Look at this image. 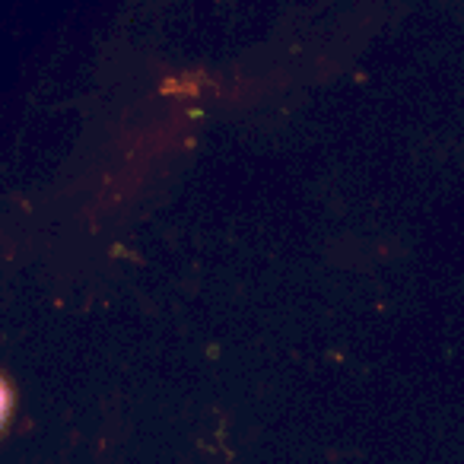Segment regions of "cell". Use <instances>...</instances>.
<instances>
[{"instance_id":"obj_1","label":"cell","mask_w":464,"mask_h":464,"mask_svg":"<svg viewBox=\"0 0 464 464\" xmlns=\"http://www.w3.org/2000/svg\"><path fill=\"white\" fill-rule=\"evenodd\" d=\"M14 407H16V394H14V385L4 372H0V436L7 432L10 420H14Z\"/></svg>"}]
</instances>
